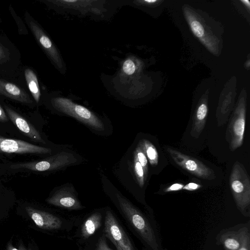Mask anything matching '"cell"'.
<instances>
[{"label":"cell","mask_w":250,"mask_h":250,"mask_svg":"<svg viewBox=\"0 0 250 250\" xmlns=\"http://www.w3.org/2000/svg\"><path fill=\"white\" fill-rule=\"evenodd\" d=\"M114 203L129 229L149 250H160L156 227L152 219L125 197L116 193Z\"/></svg>","instance_id":"obj_1"},{"label":"cell","mask_w":250,"mask_h":250,"mask_svg":"<svg viewBox=\"0 0 250 250\" xmlns=\"http://www.w3.org/2000/svg\"><path fill=\"white\" fill-rule=\"evenodd\" d=\"M229 187L236 207L245 217L250 216V181L249 176L239 162L233 166L229 178Z\"/></svg>","instance_id":"obj_2"},{"label":"cell","mask_w":250,"mask_h":250,"mask_svg":"<svg viewBox=\"0 0 250 250\" xmlns=\"http://www.w3.org/2000/svg\"><path fill=\"white\" fill-rule=\"evenodd\" d=\"M26 210L31 219L40 228L62 231L64 234H69L81 222L78 217H61L30 207H26Z\"/></svg>","instance_id":"obj_3"},{"label":"cell","mask_w":250,"mask_h":250,"mask_svg":"<svg viewBox=\"0 0 250 250\" xmlns=\"http://www.w3.org/2000/svg\"><path fill=\"white\" fill-rule=\"evenodd\" d=\"M52 104L59 111L73 117L94 130L103 131L104 129L103 122L94 113L70 99L57 97L52 100Z\"/></svg>","instance_id":"obj_4"},{"label":"cell","mask_w":250,"mask_h":250,"mask_svg":"<svg viewBox=\"0 0 250 250\" xmlns=\"http://www.w3.org/2000/svg\"><path fill=\"white\" fill-rule=\"evenodd\" d=\"M165 148L174 163L190 174L204 180L214 179L213 170L202 162L173 148L166 146Z\"/></svg>","instance_id":"obj_5"},{"label":"cell","mask_w":250,"mask_h":250,"mask_svg":"<svg viewBox=\"0 0 250 250\" xmlns=\"http://www.w3.org/2000/svg\"><path fill=\"white\" fill-rule=\"evenodd\" d=\"M77 162V160L73 154L62 151L43 160L15 164L11 166V167L34 171H52L71 166Z\"/></svg>","instance_id":"obj_6"},{"label":"cell","mask_w":250,"mask_h":250,"mask_svg":"<svg viewBox=\"0 0 250 250\" xmlns=\"http://www.w3.org/2000/svg\"><path fill=\"white\" fill-rule=\"evenodd\" d=\"M103 230L108 240H114L123 250H137L111 209H104Z\"/></svg>","instance_id":"obj_7"},{"label":"cell","mask_w":250,"mask_h":250,"mask_svg":"<svg viewBox=\"0 0 250 250\" xmlns=\"http://www.w3.org/2000/svg\"><path fill=\"white\" fill-rule=\"evenodd\" d=\"M245 125L246 108L244 102H241L233 113L226 132V138L231 151L243 145Z\"/></svg>","instance_id":"obj_8"},{"label":"cell","mask_w":250,"mask_h":250,"mask_svg":"<svg viewBox=\"0 0 250 250\" xmlns=\"http://www.w3.org/2000/svg\"><path fill=\"white\" fill-rule=\"evenodd\" d=\"M49 148L36 146L28 142L0 136V152L16 154H46L50 153Z\"/></svg>","instance_id":"obj_9"},{"label":"cell","mask_w":250,"mask_h":250,"mask_svg":"<svg viewBox=\"0 0 250 250\" xmlns=\"http://www.w3.org/2000/svg\"><path fill=\"white\" fill-rule=\"evenodd\" d=\"M46 202L50 205L70 210L84 208L72 187H65L56 190L46 199Z\"/></svg>","instance_id":"obj_10"},{"label":"cell","mask_w":250,"mask_h":250,"mask_svg":"<svg viewBox=\"0 0 250 250\" xmlns=\"http://www.w3.org/2000/svg\"><path fill=\"white\" fill-rule=\"evenodd\" d=\"M104 209L94 211L83 220L74 235V237L77 239V244L83 243L100 229L104 221Z\"/></svg>","instance_id":"obj_11"},{"label":"cell","mask_w":250,"mask_h":250,"mask_svg":"<svg viewBox=\"0 0 250 250\" xmlns=\"http://www.w3.org/2000/svg\"><path fill=\"white\" fill-rule=\"evenodd\" d=\"M30 28L34 36L52 61L59 67L62 68V63L60 55L49 37L33 21H29Z\"/></svg>","instance_id":"obj_12"},{"label":"cell","mask_w":250,"mask_h":250,"mask_svg":"<svg viewBox=\"0 0 250 250\" xmlns=\"http://www.w3.org/2000/svg\"><path fill=\"white\" fill-rule=\"evenodd\" d=\"M5 110L14 125L26 136L34 141L45 144L39 132L23 117L6 105Z\"/></svg>","instance_id":"obj_13"},{"label":"cell","mask_w":250,"mask_h":250,"mask_svg":"<svg viewBox=\"0 0 250 250\" xmlns=\"http://www.w3.org/2000/svg\"><path fill=\"white\" fill-rule=\"evenodd\" d=\"M241 225L222 230L216 236V243L225 250H238L241 246Z\"/></svg>","instance_id":"obj_14"},{"label":"cell","mask_w":250,"mask_h":250,"mask_svg":"<svg viewBox=\"0 0 250 250\" xmlns=\"http://www.w3.org/2000/svg\"><path fill=\"white\" fill-rule=\"evenodd\" d=\"M109 240L114 245L116 250L109 245L103 229H100L83 243L77 244L79 250H123L114 240Z\"/></svg>","instance_id":"obj_15"},{"label":"cell","mask_w":250,"mask_h":250,"mask_svg":"<svg viewBox=\"0 0 250 250\" xmlns=\"http://www.w3.org/2000/svg\"><path fill=\"white\" fill-rule=\"evenodd\" d=\"M0 94L21 103L29 104L32 102L25 91L13 83L1 80H0Z\"/></svg>","instance_id":"obj_16"},{"label":"cell","mask_w":250,"mask_h":250,"mask_svg":"<svg viewBox=\"0 0 250 250\" xmlns=\"http://www.w3.org/2000/svg\"><path fill=\"white\" fill-rule=\"evenodd\" d=\"M208 106L205 103L200 104L196 109L193 118L191 135L198 138L203 131L206 123Z\"/></svg>","instance_id":"obj_17"},{"label":"cell","mask_w":250,"mask_h":250,"mask_svg":"<svg viewBox=\"0 0 250 250\" xmlns=\"http://www.w3.org/2000/svg\"><path fill=\"white\" fill-rule=\"evenodd\" d=\"M27 84L34 100L37 103L40 101L41 92L37 77L32 70L27 68L24 72Z\"/></svg>","instance_id":"obj_18"},{"label":"cell","mask_w":250,"mask_h":250,"mask_svg":"<svg viewBox=\"0 0 250 250\" xmlns=\"http://www.w3.org/2000/svg\"><path fill=\"white\" fill-rule=\"evenodd\" d=\"M140 143L150 165L156 166L159 163V154L155 146L146 139L142 140Z\"/></svg>","instance_id":"obj_19"},{"label":"cell","mask_w":250,"mask_h":250,"mask_svg":"<svg viewBox=\"0 0 250 250\" xmlns=\"http://www.w3.org/2000/svg\"><path fill=\"white\" fill-rule=\"evenodd\" d=\"M250 221L241 224V246L238 250H250Z\"/></svg>","instance_id":"obj_20"},{"label":"cell","mask_w":250,"mask_h":250,"mask_svg":"<svg viewBox=\"0 0 250 250\" xmlns=\"http://www.w3.org/2000/svg\"><path fill=\"white\" fill-rule=\"evenodd\" d=\"M133 168L137 183L139 186L142 188L145 185L146 180L147 177V175L146 173L140 162L134 156Z\"/></svg>","instance_id":"obj_21"},{"label":"cell","mask_w":250,"mask_h":250,"mask_svg":"<svg viewBox=\"0 0 250 250\" xmlns=\"http://www.w3.org/2000/svg\"><path fill=\"white\" fill-rule=\"evenodd\" d=\"M134 156L140 162L146 173L148 175V161L140 142L135 150Z\"/></svg>","instance_id":"obj_22"},{"label":"cell","mask_w":250,"mask_h":250,"mask_svg":"<svg viewBox=\"0 0 250 250\" xmlns=\"http://www.w3.org/2000/svg\"><path fill=\"white\" fill-rule=\"evenodd\" d=\"M190 25L194 35L198 37H202L204 33L202 25L197 20H193L190 22Z\"/></svg>","instance_id":"obj_23"},{"label":"cell","mask_w":250,"mask_h":250,"mask_svg":"<svg viewBox=\"0 0 250 250\" xmlns=\"http://www.w3.org/2000/svg\"><path fill=\"white\" fill-rule=\"evenodd\" d=\"M122 69L124 73L127 75L133 74L136 70L134 62L130 59L125 60L123 63Z\"/></svg>","instance_id":"obj_24"},{"label":"cell","mask_w":250,"mask_h":250,"mask_svg":"<svg viewBox=\"0 0 250 250\" xmlns=\"http://www.w3.org/2000/svg\"><path fill=\"white\" fill-rule=\"evenodd\" d=\"M183 185L180 184H175L170 186L166 189V192L177 191L183 188Z\"/></svg>","instance_id":"obj_25"},{"label":"cell","mask_w":250,"mask_h":250,"mask_svg":"<svg viewBox=\"0 0 250 250\" xmlns=\"http://www.w3.org/2000/svg\"><path fill=\"white\" fill-rule=\"evenodd\" d=\"M199 186L200 185L197 184L191 183L185 186L184 189L189 190H194L199 188L200 187Z\"/></svg>","instance_id":"obj_26"},{"label":"cell","mask_w":250,"mask_h":250,"mask_svg":"<svg viewBox=\"0 0 250 250\" xmlns=\"http://www.w3.org/2000/svg\"><path fill=\"white\" fill-rule=\"evenodd\" d=\"M8 120L7 116L3 108L0 105V121L2 122H7Z\"/></svg>","instance_id":"obj_27"},{"label":"cell","mask_w":250,"mask_h":250,"mask_svg":"<svg viewBox=\"0 0 250 250\" xmlns=\"http://www.w3.org/2000/svg\"><path fill=\"white\" fill-rule=\"evenodd\" d=\"M7 250H31L27 249L22 246H20L18 248H15L11 243H9L7 246Z\"/></svg>","instance_id":"obj_28"},{"label":"cell","mask_w":250,"mask_h":250,"mask_svg":"<svg viewBox=\"0 0 250 250\" xmlns=\"http://www.w3.org/2000/svg\"><path fill=\"white\" fill-rule=\"evenodd\" d=\"M242 2H244L248 7H250V1L248 0H241Z\"/></svg>","instance_id":"obj_29"},{"label":"cell","mask_w":250,"mask_h":250,"mask_svg":"<svg viewBox=\"0 0 250 250\" xmlns=\"http://www.w3.org/2000/svg\"><path fill=\"white\" fill-rule=\"evenodd\" d=\"M144 1L147 3H154L157 2V1L155 0H146Z\"/></svg>","instance_id":"obj_30"},{"label":"cell","mask_w":250,"mask_h":250,"mask_svg":"<svg viewBox=\"0 0 250 250\" xmlns=\"http://www.w3.org/2000/svg\"><path fill=\"white\" fill-rule=\"evenodd\" d=\"M2 51L1 49V48H0V58L2 56Z\"/></svg>","instance_id":"obj_31"}]
</instances>
